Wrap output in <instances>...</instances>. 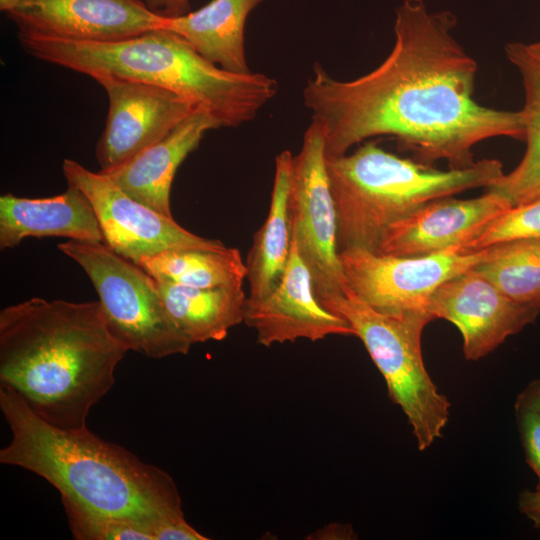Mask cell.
<instances>
[{"label":"cell","mask_w":540,"mask_h":540,"mask_svg":"<svg viewBox=\"0 0 540 540\" xmlns=\"http://www.w3.org/2000/svg\"><path fill=\"white\" fill-rule=\"evenodd\" d=\"M262 0H211L200 9L165 17L162 28L186 40L201 56L234 73L251 72L245 53V24Z\"/></svg>","instance_id":"obj_18"},{"label":"cell","mask_w":540,"mask_h":540,"mask_svg":"<svg viewBox=\"0 0 540 540\" xmlns=\"http://www.w3.org/2000/svg\"><path fill=\"white\" fill-rule=\"evenodd\" d=\"M326 167L339 252L351 248L378 252L389 227L427 203L469 189L489 188L504 175L497 159L443 171L401 158L374 141L350 154L326 157Z\"/></svg>","instance_id":"obj_5"},{"label":"cell","mask_w":540,"mask_h":540,"mask_svg":"<svg viewBox=\"0 0 540 540\" xmlns=\"http://www.w3.org/2000/svg\"><path fill=\"white\" fill-rule=\"evenodd\" d=\"M527 47L534 55L540 58V42L527 44Z\"/></svg>","instance_id":"obj_32"},{"label":"cell","mask_w":540,"mask_h":540,"mask_svg":"<svg viewBox=\"0 0 540 540\" xmlns=\"http://www.w3.org/2000/svg\"><path fill=\"white\" fill-rule=\"evenodd\" d=\"M0 410L10 442L0 462L48 481L80 505L152 521H186L177 486L159 467L107 442L87 426L62 428L35 414L12 389L0 386Z\"/></svg>","instance_id":"obj_3"},{"label":"cell","mask_w":540,"mask_h":540,"mask_svg":"<svg viewBox=\"0 0 540 540\" xmlns=\"http://www.w3.org/2000/svg\"><path fill=\"white\" fill-rule=\"evenodd\" d=\"M456 23L450 11L431 12L424 0H403L393 48L375 69L344 81L314 64L303 101L323 129L326 157L389 135L418 162L445 160L450 168H464L476 162L479 142L524 140L520 110H497L474 99L477 64L453 37Z\"/></svg>","instance_id":"obj_1"},{"label":"cell","mask_w":540,"mask_h":540,"mask_svg":"<svg viewBox=\"0 0 540 540\" xmlns=\"http://www.w3.org/2000/svg\"><path fill=\"white\" fill-rule=\"evenodd\" d=\"M157 283L169 316L192 345L221 341L243 322L247 299L243 286L194 288Z\"/></svg>","instance_id":"obj_20"},{"label":"cell","mask_w":540,"mask_h":540,"mask_svg":"<svg viewBox=\"0 0 540 540\" xmlns=\"http://www.w3.org/2000/svg\"><path fill=\"white\" fill-rule=\"evenodd\" d=\"M73 538L77 540H205L187 521H152L86 508L61 497Z\"/></svg>","instance_id":"obj_23"},{"label":"cell","mask_w":540,"mask_h":540,"mask_svg":"<svg viewBox=\"0 0 540 540\" xmlns=\"http://www.w3.org/2000/svg\"><path fill=\"white\" fill-rule=\"evenodd\" d=\"M62 171L67 184L79 188L98 218L104 243L124 258L137 263L145 256L167 250L227 247L215 239L198 236L122 191L107 175L92 172L65 159Z\"/></svg>","instance_id":"obj_10"},{"label":"cell","mask_w":540,"mask_h":540,"mask_svg":"<svg viewBox=\"0 0 540 540\" xmlns=\"http://www.w3.org/2000/svg\"><path fill=\"white\" fill-rule=\"evenodd\" d=\"M293 155L282 151L275 158V173L267 217L254 235L246 259L251 300L267 297L278 285L292 248L289 194Z\"/></svg>","instance_id":"obj_19"},{"label":"cell","mask_w":540,"mask_h":540,"mask_svg":"<svg viewBox=\"0 0 540 540\" xmlns=\"http://www.w3.org/2000/svg\"><path fill=\"white\" fill-rule=\"evenodd\" d=\"M514 408L525 459L537 476L536 489L540 490V413L518 403Z\"/></svg>","instance_id":"obj_26"},{"label":"cell","mask_w":540,"mask_h":540,"mask_svg":"<svg viewBox=\"0 0 540 540\" xmlns=\"http://www.w3.org/2000/svg\"><path fill=\"white\" fill-rule=\"evenodd\" d=\"M535 239L540 240V196L509 208L487 224L464 248L477 251L499 244Z\"/></svg>","instance_id":"obj_25"},{"label":"cell","mask_w":540,"mask_h":540,"mask_svg":"<svg viewBox=\"0 0 540 540\" xmlns=\"http://www.w3.org/2000/svg\"><path fill=\"white\" fill-rule=\"evenodd\" d=\"M65 237L103 242V233L89 199L76 186L47 198L0 197V248L11 249L30 237Z\"/></svg>","instance_id":"obj_17"},{"label":"cell","mask_w":540,"mask_h":540,"mask_svg":"<svg viewBox=\"0 0 540 540\" xmlns=\"http://www.w3.org/2000/svg\"><path fill=\"white\" fill-rule=\"evenodd\" d=\"M519 512L525 515L534 525L540 529V490L525 489L518 496Z\"/></svg>","instance_id":"obj_27"},{"label":"cell","mask_w":540,"mask_h":540,"mask_svg":"<svg viewBox=\"0 0 540 540\" xmlns=\"http://www.w3.org/2000/svg\"><path fill=\"white\" fill-rule=\"evenodd\" d=\"M58 249L89 277L109 328L128 351L153 359L189 352L192 344L169 316L157 281L139 265L103 242L67 240Z\"/></svg>","instance_id":"obj_7"},{"label":"cell","mask_w":540,"mask_h":540,"mask_svg":"<svg viewBox=\"0 0 540 540\" xmlns=\"http://www.w3.org/2000/svg\"><path fill=\"white\" fill-rule=\"evenodd\" d=\"M6 14L18 34L91 42L161 29L165 18L142 0H20Z\"/></svg>","instance_id":"obj_13"},{"label":"cell","mask_w":540,"mask_h":540,"mask_svg":"<svg viewBox=\"0 0 540 540\" xmlns=\"http://www.w3.org/2000/svg\"><path fill=\"white\" fill-rule=\"evenodd\" d=\"M18 38L25 52L38 60L91 78L114 75L172 90L212 114L221 127L253 120L278 90L276 80L265 74L220 68L166 29L112 42L27 34Z\"/></svg>","instance_id":"obj_4"},{"label":"cell","mask_w":540,"mask_h":540,"mask_svg":"<svg viewBox=\"0 0 540 540\" xmlns=\"http://www.w3.org/2000/svg\"><path fill=\"white\" fill-rule=\"evenodd\" d=\"M219 127L218 120L212 114L198 109L161 140L122 166L103 174L130 197L165 216L173 217L170 192L178 167L197 149L207 131Z\"/></svg>","instance_id":"obj_16"},{"label":"cell","mask_w":540,"mask_h":540,"mask_svg":"<svg viewBox=\"0 0 540 540\" xmlns=\"http://www.w3.org/2000/svg\"><path fill=\"white\" fill-rule=\"evenodd\" d=\"M20 0H0V10L7 13L14 9Z\"/></svg>","instance_id":"obj_31"},{"label":"cell","mask_w":540,"mask_h":540,"mask_svg":"<svg viewBox=\"0 0 540 540\" xmlns=\"http://www.w3.org/2000/svg\"><path fill=\"white\" fill-rule=\"evenodd\" d=\"M190 0H144L147 7L165 17H175L189 12Z\"/></svg>","instance_id":"obj_28"},{"label":"cell","mask_w":540,"mask_h":540,"mask_svg":"<svg viewBox=\"0 0 540 540\" xmlns=\"http://www.w3.org/2000/svg\"><path fill=\"white\" fill-rule=\"evenodd\" d=\"M493 189L472 199L452 196L431 201L393 224L384 234L378 253L423 256L452 247H465L483 228L511 208Z\"/></svg>","instance_id":"obj_15"},{"label":"cell","mask_w":540,"mask_h":540,"mask_svg":"<svg viewBox=\"0 0 540 540\" xmlns=\"http://www.w3.org/2000/svg\"><path fill=\"white\" fill-rule=\"evenodd\" d=\"M93 79L104 88L109 103L95 151L102 173L122 166L201 109L172 90L144 81L114 75Z\"/></svg>","instance_id":"obj_11"},{"label":"cell","mask_w":540,"mask_h":540,"mask_svg":"<svg viewBox=\"0 0 540 540\" xmlns=\"http://www.w3.org/2000/svg\"><path fill=\"white\" fill-rule=\"evenodd\" d=\"M354 535L352 528L343 524H331L316 532L317 538L322 539H351Z\"/></svg>","instance_id":"obj_30"},{"label":"cell","mask_w":540,"mask_h":540,"mask_svg":"<svg viewBox=\"0 0 540 540\" xmlns=\"http://www.w3.org/2000/svg\"><path fill=\"white\" fill-rule=\"evenodd\" d=\"M158 282L194 288L243 286L247 267L237 248H187L145 256L136 263Z\"/></svg>","instance_id":"obj_22"},{"label":"cell","mask_w":540,"mask_h":540,"mask_svg":"<svg viewBox=\"0 0 540 540\" xmlns=\"http://www.w3.org/2000/svg\"><path fill=\"white\" fill-rule=\"evenodd\" d=\"M127 352L99 301L34 297L0 311V386L58 427L86 426Z\"/></svg>","instance_id":"obj_2"},{"label":"cell","mask_w":540,"mask_h":540,"mask_svg":"<svg viewBox=\"0 0 540 540\" xmlns=\"http://www.w3.org/2000/svg\"><path fill=\"white\" fill-rule=\"evenodd\" d=\"M515 403L528 406L540 413V379L528 383L518 394Z\"/></svg>","instance_id":"obj_29"},{"label":"cell","mask_w":540,"mask_h":540,"mask_svg":"<svg viewBox=\"0 0 540 540\" xmlns=\"http://www.w3.org/2000/svg\"><path fill=\"white\" fill-rule=\"evenodd\" d=\"M473 268L510 299L540 307V240L499 244Z\"/></svg>","instance_id":"obj_24"},{"label":"cell","mask_w":540,"mask_h":540,"mask_svg":"<svg viewBox=\"0 0 540 540\" xmlns=\"http://www.w3.org/2000/svg\"><path fill=\"white\" fill-rule=\"evenodd\" d=\"M243 322L256 332L257 343L318 341L330 335L355 336L351 325L317 299L311 273L292 240L290 257L276 288L261 300L247 297Z\"/></svg>","instance_id":"obj_14"},{"label":"cell","mask_w":540,"mask_h":540,"mask_svg":"<svg viewBox=\"0 0 540 540\" xmlns=\"http://www.w3.org/2000/svg\"><path fill=\"white\" fill-rule=\"evenodd\" d=\"M427 310L434 319H445L458 328L463 354L469 361L487 356L540 313L539 306L507 297L474 268L440 285Z\"/></svg>","instance_id":"obj_12"},{"label":"cell","mask_w":540,"mask_h":540,"mask_svg":"<svg viewBox=\"0 0 540 540\" xmlns=\"http://www.w3.org/2000/svg\"><path fill=\"white\" fill-rule=\"evenodd\" d=\"M505 51L522 78L524 105L520 112L526 149L519 164L489 189L515 206L540 196V58L520 42L509 43Z\"/></svg>","instance_id":"obj_21"},{"label":"cell","mask_w":540,"mask_h":540,"mask_svg":"<svg viewBox=\"0 0 540 540\" xmlns=\"http://www.w3.org/2000/svg\"><path fill=\"white\" fill-rule=\"evenodd\" d=\"M323 306L354 329L382 374L391 401L405 414L418 449H428L442 436L451 408L427 372L422 356V332L434 318L428 312L383 314L352 289Z\"/></svg>","instance_id":"obj_6"},{"label":"cell","mask_w":540,"mask_h":540,"mask_svg":"<svg viewBox=\"0 0 540 540\" xmlns=\"http://www.w3.org/2000/svg\"><path fill=\"white\" fill-rule=\"evenodd\" d=\"M496 250L497 245L477 251L458 246L423 256H395L351 248L339 256L348 283L360 299L383 314L403 316L428 312L431 295L440 285Z\"/></svg>","instance_id":"obj_9"},{"label":"cell","mask_w":540,"mask_h":540,"mask_svg":"<svg viewBox=\"0 0 540 540\" xmlns=\"http://www.w3.org/2000/svg\"><path fill=\"white\" fill-rule=\"evenodd\" d=\"M292 240L308 267L319 302L346 295L351 287L337 245V216L326 167L321 125L311 120L293 156L289 194Z\"/></svg>","instance_id":"obj_8"}]
</instances>
